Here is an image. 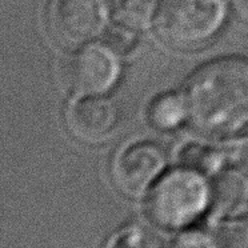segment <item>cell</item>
Returning a JSON list of instances; mask_svg holds the SVG:
<instances>
[{
    "label": "cell",
    "instance_id": "1",
    "mask_svg": "<svg viewBox=\"0 0 248 248\" xmlns=\"http://www.w3.org/2000/svg\"><path fill=\"white\" fill-rule=\"evenodd\" d=\"M187 115L212 135L233 134L248 124V59L226 56L200 65L186 86Z\"/></svg>",
    "mask_w": 248,
    "mask_h": 248
},
{
    "label": "cell",
    "instance_id": "2",
    "mask_svg": "<svg viewBox=\"0 0 248 248\" xmlns=\"http://www.w3.org/2000/svg\"><path fill=\"white\" fill-rule=\"evenodd\" d=\"M224 17L223 0H163L155 24L166 43L192 48L210 42L221 28Z\"/></svg>",
    "mask_w": 248,
    "mask_h": 248
},
{
    "label": "cell",
    "instance_id": "3",
    "mask_svg": "<svg viewBox=\"0 0 248 248\" xmlns=\"http://www.w3.org/2000/svg\"><path fill=\"white\" fill-rule=\"evenodd\" d=\"M210 189L199 172L184 167L166 175L147 200V212L164 228L189 224L204 211Z\"/></svg>",
    "mask_w": 248,
    "mask_h": 248
},
{
    "label": "cell",
    "instance_id": "4",
    "mask_svg": "<svg viewBox=\"0 0 248 248\" xmlns=\"http://www.w3.org/2000/svg\"><path fill=\"white\" fill-rule=\"evenodd\" d=\"M119 63L111 47L88 46L71 52L62 63L60 78L76 95L108 91L118 80Z\"/></svg>",
    "mask_w": 248,
    "mask_h": 248
},
{
    "label": "cell",
    "instance_id": "5",
    "mask_svg": "<svg viewBox=\"0 0 248 248\" xmlns=\"http://www.w3.org/2000/svg\"><path fill=\"white\" fill-rule=\"evenodd\" d=\"M107 16L106 0H55L49 26L59 43L81 46L103 32Z\"/></svg>",
    "mask_w": 248,
    "mask_h": 248
},
{
    "label": "cell",
    "instance_id": "6",
    "mask_svg": "<svg viewBox=\"0 0 248 248\" xmlns=\"http://www.w3.org/2000/svg\"><path fill=\"white\" fill-rule=\"evenodd\" d=\"M166 166V154L152 141H138L124 150L115 163L118 188L127 196H140Z\"/></svg>",
    "mask_w": 248,
    "mask_h": 248
},
{
    "label": "cell",
    "instance_id": "7",
    "mask_svg": "<svg viewBox=\"0 0 248 248\" xmlns=\"http://www.w3.org/2000/svg\"><path fill=\"white\" fill-rule=\"evenodd\" d=\"M118 119L116 104L106 97H83L71 104L67 111V124L71 132L88 143L106 139L116 127Z\"/></svg>",
    "mask_w": 248,
    "mask_h": 248
},
{
    "label": "cell",
    "instance_id": "8",
    "mask_svg": "<svg viewBox=\"0 0 248 248\" xmlns=\"http://www.w3.org/2000/svg\"><path fill=\"white\" fill-rule=\"evenodd\" d=\"M211 202L220 215L242 214L248 207V178L237 170L217 173L211 188Z\"/></svg>",
    "mask_w": 248,
    "mask_h": 248
},
{
    "label": "cell",
    "instance_id": "9",
    "mask_svg": "<svg viewBox=\"0 0 248 248\" xmlns=\"http://www.w3.org/2000/svg\"><path fill=\"white\" fill-rule=\"evenodd\" d=\"M187 115L184 97L175 92H166L156 96L148 107V120L159 130H171Z\"/></svg>",
    "mask_w": 248,
    "mask_h": 248
},
{
    "label": "cell",
    "instance_id": "10",
    "mask_svg": "<svg viewBox=\"0 0 248 248\" xmlns=\"http://www.w3.org/2000/svg\"><path fill=\"white\" fill-rule=\"evenodd\" d=\"M157 0H111L112 14L120 27L132 31L148 26Z\"/></svg>",
    "mask_w": 248,
    "mask_h": 248
},
{
    "label": "cell",
    "instance_id": "11",
    "mask_svg": "<svg viewBox=\"0 0 248 248\" xmlns=\"http://www.w3.org/2000/svg\"><path fill=\"white\" fill-rule=\"evenodd\" d=\"M220 151L214 147L192 143L186 146L180 152V162L186 168L194 170L199 173L214 172L221 164Z\"/></svg>",
    "mask_w": 248,
    "mask_h": 248
},
{
    "label": "cell",
    "instance_id": "12",
    "mask_svg": "<svg viewBox=\"0 0 248 248\" xmlns=\"http://www.w3.org/2000/svg\"><path fill=\"white\" fill-rule=\"evenodd\" d=\"M214 247L248 248V221L227 220L216 227L212 233Z\"/></svg>",
    "mask_w": 248,
    "mask_h": 248
},
{
    "label": "cell",
    "instance_id": "13",
    "mask_svg": "<svg viewBox=\"0 0 248 248\" xmlns=\"http://www.w3.org/2000/svg\"><path fill=\"white\" fill-rule=\"evenodd\" d=\"M136 36L132 30L128 28L120 27L111 32L109 36V44L111 47L115 48L116 51H122V52H127L131 48L135 47Z\"/></svg>",
    "mask_w": 248,
    "mask_h": 248
},
{
    "label": "cell",
    "instance_id": "14",
    "mask_svg": "<svg viewBox=\"0 0 248 248\" xmlns=\"http://www.w3.org/2000/svg\"><path fill=\"white\" fill-rule=\"evenodd\" d=\"M173 244L179 247H211L214 246V239L203 232L189 231L179 235Z\"/></svg>",
    "mask_w": 248,
    "mask_h": 248
},
{
    "label": "cell",
    "instance_id": "15",
    "mask_svg": "<svg viewBox=\"0 0 248 248\" xmlns=\"http://www.w3.org/2000/svg\"><path fill=\"white\" fill-rule=\"evenodd\" d=\"M143 233L138 230H127L123 233H120L119 236L113 239L112 242L109 243V246H143L146 242H143Z\"/></svg>",
    "mask_w": 248,
    "mask_h": 248
},
{
    "label": "cell",
    "instance_id": "16",
    "mask_svg": "<svg viewBox=\"0 0 248 248\" xmlns=\"http://www.w3.org/2000/svg\"><path fill=\"white\" fill-rule=\"evenodd\" d=\"M235 4L239 15L242 16L243 20L248 23V0H235Z\"/></svg>",
    "mask_w": 248,
    "mask_h": 248
},
{
    "label": "cell",
    "instance_id": "17",
    "mask_svg": "<svg viewBox=\"0 0 248 248\" xmlns=\"http://www.w3.org/2000/svg\"><path fill=\"white\" fill-rule=\"evenodd\" d=\"M242 156L248 162V135L244 138L242 143Z\"/></svg>",
    "mask_w": 248,
    "mask_h": 248
}]
</instances>
